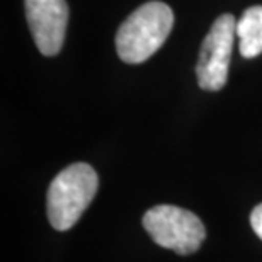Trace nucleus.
<instances>
[{
	"instance_id": "1",
	"label": "nucleus",
	"mask_w": 262,
	"mask_h": 262,
	"mask_svg": "<svg viewBox=\"0 0 262 262\" xmlns=\"http://www.w3.org/2000/svg\"><path fill=\"white\" fill-rule=\"evenodd\" d=\"M174 26V12L164 2H146L121 24L116 51L126 63H143L165 43Z\"/></svg>"
},
{
	"instance_id": "2",
	"label": "nucleus",
	"mask_w": 262,
	"mask_h": 262,
	"mask_svg": "<svg viewBox=\"0 0 262 262\" xmlns=\"http://www.w3.org/2000/svg\"><path fill=\"white\" fill-rule=\"evenodd\" d=\"M97 187L99 177L89 164L77 162L61 170L50 184L46 196L51 227L58 232L70 230L91 204Z\"/></svg>"
},
{
	"instance_id": "3",
	"label": "nucleus",
	"mask_w": 262,
	"mask_h": 262,
	"mask_svg": "<svg viewBox=\"0 0 262 262\" xmlns=\"http://www.w3.org/2000/svg\"><path fill=\"white\" fill-rule=\"evenodd\" d=\"M145 230L151 240L179 255L194 254L206 238L203 222L189 209L174 204H157L143 214Z\"/></svg>"
},
{
	"instance_id": "4",
	"label": "nucleus",
	"mask_w": 262,
	"mask_h": 262,
	"mask_svg": "<svg viewBox=\"0 0 262 262\" xmlns=\"http://www.w3.org/2000/svg\"><path fill=\"white\" fill-rule=\"evenodd\" d=\"M235 36H237V19L232 14L220 15L213 23L203 41L196 65L198 83L203 91L216 92L225 87Z\"/></svg>"
},
{
	"instance_id": "5",
	"label": "nucleus",
	"mask_w": 262,
	"mask_h": 262,
	"mask_svg": "<svg viewBox=\"0 0 262 262\" xmlns=\"http://www.w3.org/2000/svg\"><path fill=\"white\" fill-rule=\"evenodd\" d=\"M26 19L41 55L55 56L63 46L68 24L65 0H24Z\"/></svg>"
},
{
	"instance_id": "6",
	"label": "nucleus",
	"mask_w": 262,
	"mask_h": 262,
	"mask_svg": "<svg viewBox=\"0 0 262 262\" xmlns=\"http://www.w3.org/2000/svg\"><path fill=\"white\" fill-rule=\"evenodd\" d=\"M237 38L244 58H255L262 53V5L249 7L237 20Z\"/></svg>"
},
{
	"instance_id": "7",
	"label": "nucleus",
	"mask_w": 262,
	"mask_h": 262,
	"mask_svg": "<svg viewBox=\"0 0 262 262\" xmlns=\"http://www.w3.org/2000/svg\"><path fill=\"white\" fill-rule=\"evenodd\" d=\"M250 225H252L254 232L257 233V237L262 240V203L254 208L252 214H250Z\"/></svg>"
}]
</instances>
